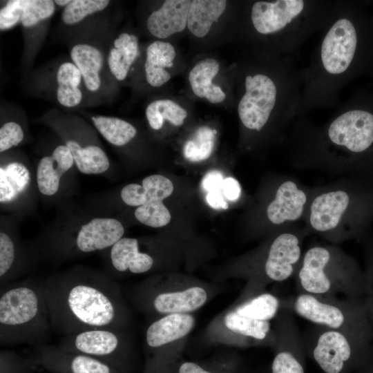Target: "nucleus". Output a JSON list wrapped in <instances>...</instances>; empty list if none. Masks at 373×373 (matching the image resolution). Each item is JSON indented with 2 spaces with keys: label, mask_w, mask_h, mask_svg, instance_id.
Returning <instances> with one entry per match:
<instances>
[{
  "label": "nucleus",
  "mask_w": 373,
  "mask_h": 373,
  "mask_svg": "<svg viewBox=\"0 0 373 373\" xmlns=\"http://www.w3.org/2000/svg\"><path fill=\"white\" fill-rule=\"evenodd\" d=\"M224 322L231 332L258 341L265 340L271 333L269 321L253 319L238 314L235 311L228 313Z\"/></svg>",
  "instance_id": "72a5a7b5"
},
{
  "label": "nucleus",
  "mask_w": 373,
  "mask_h": 373,
  "mask_svg": "<svg viewBox=\"0 0 373 373\" xmlns=\"http://www.w3.org/2000/svg\"><path fill=\"white\" fill-rule=\"evenodd\" d=\"M115 331L94 329L66 336L59 347L67 352L95 358L121 372V341Z\"/></svg>",
  "instance_id": "9b49d317"
},
{
  "label": "nucleus",
  "mask_w": 373,
  "mask_h": 373,
  "mask_svg": "<svg viewBox=\"0 0 373 373\" xmlns=\"http://www.w3.org/2000/svg\"><path fill=\"white\" fill-rule=\"evenodd\" d=\"M298 293L358 299L365 294L366 278L353 261L334 247L314 246L303 255L295 274Z\"/></svg>",
  "instance_id": "423d86ee"
},
{
  "label": "nucleus",
  "mask_w": 373,
  "mask_h": 373,
  "mask_svg": "<svg viewBox=\"0 0 373 373\" xmlns=\"http://www.w3.org/2000/svg\"><path fill=\"white\" fill-rule=\"evenodd\" d=\"M30 180L28 169L22 163L15 162L0 169V201L13 200L23 192Z\"/></svg>",
  "instance_id": "7c9ffc66"
},
{
  "label": "nucleus",
  "mask_w": 373,
  "mask_h": 373,
  "mask_svg": "<svg viewBox=\"0 0 373 373\" xmlns=\"http://www.w3.org/2000/svg\"><path fill=\"white\" fill-rule=\"evenodd\" d=\"M216 131L209 126L198 128L192 140L184 146V157L191 162H200L209 157L213 150Z\"/></svg>",
  "instance_id": "f704fd0d"
},
{
  "label": "nucleus",
  "mask_w": 373,
  "mask_h": 373,
  "mask_svg": "<svg viewBox=\"0 0 373 373\" xmlns=\"http://www.w3.org/2000/svg\"><path fill=\"white\" fill-rule=\"evenodd\" d=\"M24 137L21 125L14 121L4 123L0 128V152L3 153L19 145Z\"/></svg>",
  "instance_id": "79ce46f5"
},
{
  "label": "nucleus",
  "mask_w": 373,
  "mask_h": 373,
  "mask_svg": "<svg viewBox=\"0 0 373 373\" xmlns=\"http://www.w3.org/2000/svg\"><path fill=\"white\" fill-rule=\"evenodd\" d=\"M219 69V62L213 58L202 59L191 68L189 74V81L193 93L197 97L206 98L212 104H218L224 100V92L220 86L212 83Z\"/></svg>",
  "instance_id": "393cba45"
},
{
  "label": "nucleus",
  "mask_w": 373,
  "mask_h": 373,
  "mask_svg": "<svg viewBox=\"0 0 373 373\" xmlns=\"http://www.w3.org/2000/svg\"><path fill=\"white\" fill-rule=\"evenodd\" d=\"M227 6L224 0H193L188 12L187 27L195 37L202 38L218 21Z\"/></svg>",
  "instance_id": "cd10ccee"
},
{
  "label": "nucleus",
  "mask_w": 373,
  "mask_h": 373,
  "mask_svg": "<svg viewBox=\"0 0 373 373\" xmlns=\"http://www.w3.org/2000/svg\"><path fill=\"white\" fill-rule=\"evenodd\" d=\"M285 308L314 325L345 332L371 340L373 332L365 302L360 299H341L298 293Z\"/></svg>",
  "instance_id": "6e6552de"
},
{
  "label": "nucleus",
  "mask_w": 373,
  "mask_h": 373,
  "mask_svg": "<svg viewBox=\"0 0 373 373\" xmlns=\"http://www.w3.org/2000/svg\"><path fill=\"white\" fill-rule=\"evenodd\" d=\"M110 4L108 0H71L61 12V19L66 26H73L86 18L104 11Z\"/></svg>",
  "instance_id": "c9c22d12"
},
{
  "label": "nucleus",
  "mask_w": 373,
  "mask_h": 373,
  "mask_svg": "<svg viewBox=\"0 0 373 373\" xmlns=\"http://www.w3.org/2000/svg\"><path fill=\"white\" fill-rule=\"evenodd\" d=\"M26 0H9L0 9V30H9L20 23Z\"/></svg>",
  "instance_id": "ea45409f"
},
{
  "label": "nucleus",
  "mask_w": 373,
  "mask_h": 373,
  "mask_svg": "<svg viewBox=\"0 0 373 373\" xmlns=\"http://www.w3.org/2000/svg\"><path fill=\"white\" fill-rule=\"evenodd\" d=\"M178 373H212L193 362L183 363L178 370Z\"/></svg>",
  "instance_id": "de8ad7c7"
},
{
  "label": "nucleus",
  "mask_w": 373,
  "mask_h": 373,
  "mask_svg": "<svg viewBox=\"0 0 373 373\" xmlns=\"http://www.w3.org/2000/svg\"><path fill=\"white\" fill-rule=\"evenodd\" d=\"M194 318L187 314H170L153 322L146 332V342L151 347H158L180 339L189 333Z\"/></svg>",
  "instance_id": "5701e85b"
},
{
  "label": "nucleus",
  "mask_w": 373,
  "mask_h": 373,
  "mask_svg": "<svg viewBox=\"0 0 373 373\" xmlns=\"http://www.w3.org/2000/svg\"><path fill=\"white\" fill-rule=\"evenodd\" d=\"M338 0L257 1L249 10L251 34L267 58L291 57L330 21ZM258 43V44H259Z\"/></svg>",
  "instance_id": "39448f33"
},
{
  "label": "nucleus",
  "mask_w": 373,
  "mask_h": 373,
  "mask_svg": "<svg viewBox=\"0 0 373 373\" xmlns=\"http://www.w3.org/2000/svg\"><path fill=\"white\" fill-rule=\"evenodd\" d=\"M124 233L122 223L111 218H95L79 229L75 245L79 251L90 253L114 245Z\"/></svg>",
  "instance_id": "dca6fc26"
},
{
  "label": "nucleus",
  "mask_w": 373,
  "mask_h": 373,
  "mask_svg": "<svg viewBox=\"0 0 373 373\" xmlns=\"http://www.w3.org/2000/svg\"><path fill=\"white\" fill-rule=\"evenodd\" d=\"M52 329L70 336L94 329H115L120 309L115 286L99 275H68L42 283Z\"/></svg>",
  "instance_id": "f03ea898"
},
{
  "label": "nucleus",
  "mask_w": 373,
  "mask_h": 373,
  "mask_svg": "<svg viewBox=\"0 0 373 373\" xmlns=\"http://www.w3.org/2000/svg\"><path fill=\"white\" fill-rule=\"evenodd\" d=\"M365 294L367 295V297L364 302L369 322L373 332V277L369 276L366 278Z\"/></svg>",
  "instance_id": "a18cd8bd"
},
{
  "label": "nucleus",
  "mask_w": 373,
  "mask_h": 373,
  "mask_svg": "<svg viewBox=\"0 0 373 373\" xmlns=\"http://www.w3.org/2000/svg\"><path fill=\"white\" fill-rule=\"evenodd\" d=\"M189 0H166L160 8L152 12L146 20L149 32L160 39L180 32L187 26Z\"/></svg>",
  "instance_id": "f3484780"
},
{
  "label": "nucleus",
  "mask_w": 373,
  "mask_h": 373,
  "mask_svg": "<svg viewBox=\"0 0 373 373\" xmlns=\"http://www.w3.org/2000/svg\"><path fill=\"white\" fill-rule=\"evenodd\" d=\"M173 191V185L167 178L158 174L145 178L142 185L129 184L120 193L123 202L132 207H140L153 202H162Z\"/></svg>",
  "instance_id": "4be33fe9"
},
{
  "label": "nucleus",
  "mask_w": 373,
  "mask_h": 373,
  "mask_svg": "<svg viewBox=\"0 0 373 373\" xmlns=\"http://www.w3.org/2000/svg\"><path fill=\"white\" fill-rule=\"evenodd\" d=\"M369 1L338 0L308 66L296 117L338 105L343 88L355 79L373 77V12Z\"/></svg>",
  "instance_id": "f257e3e1"
},
{
  "label": "nucleus",
  "mask_w": 373,
  "mask_h": 373,
  "mask_svg": "<svg viewBox=\"0 0 373 373\" xmlns=\"http://www.w3.org/2000/svg\"><path fill=\"white\" fill-rule=\"evenodd\" d=\"M296 118L293 135L300 155L342 160L373 149V91L356 89L321 126Z\"/></svg>",
  "instance_id": "20e7f679"
},
{
  "label": "nucleus",
  "mask_w": 373,
  "mask_h": 373,
  "mask_svg": "<svg viewBox=\"0 0 373 373\" xmlns=\"http://www.w3.org/2000/svg\"><path fill=\"white\" fill-rule=\"evenodd\" d=\"M52 331L42 284L9 285L0 296L1 345H43Z\"/></svg>",
  "instance_id": "0eeeda50"
},
{
  "label": "nucleus",
  "mask_w": 373,
  "mask_h": 373,
  "mask_svg": "<svg viewBox=\"0 0 373 373\" xmlns=\"http://www.w3.org/2000/svg\"><path fill=\"white\" fill-rule=\"evenodd\" d=\"M222 193L224 196L231 201L238 200L241 193L239 182L231 177L225 178L222 186Z\"/></svg>",
  "instance_id": "c03bdc74"
},
{
  "label": "nucleus",
  "mask_w": 373,
  "mask_h": 373,
  "mask_svg": "<svg viewBox=\"0 0 373 373\" xmlns=\"http://www.w3.org/2000/svg\"><path fill=\"white\" fill-rule=\"evenodd\" d=\"M56 4L52 0H26L21 19L23 29H34L47 21L55 13Z\"/></svg>",
  "instance_id": "e433bc0d"
},
{
  "label": "nucleus",
  "mask_w": 373,
  "mask_h": 373,
  "mask_svg": "<svg viewBox=\"0 0 373 373\" xmlns=\"http://www.w3.org/2000/svg\"><path fill=\"white\" fill-rule=\"evenodd\" d=\"M207 298L203 288L193 287L182 291L158 294L153 300V307L162 314H186L202 306Z\"/></svg>",
  "instance_id": "bb28decb"
},
{
  "label": "nucleus",
  "mask_w": 373,
  "mask_h": 373,
  "mask_svg": "<svg viewBox=\"0 0 373 373\" xmlns=\"http://www.w3.org/2000/svg\"><path fill=\"white\" fill-rule=\"evenodd\" d=\"M138 54L136 35L126 32L117 35L106 52L107 68L113 77L119 82L125 80Z\"/></svg>",
  "instance_id": "aec40b11"
},
{
  "label": "nucleus",
  "mask_w": 373,
  "mask_h": 373,
  "mask_svg": "<svg viewBox=\"0 0 373 373\" xmlns=\"http://www.w3.org/2000/svg\"><path fill=\"white\" fill-rule=\"evenodd\" d=\"M281 307L278 298L269 293L261 294L238 305V314L259 321H270L278 315Z\"/></svg>",
  "instance_id": "473e14b6"
},
{
  "label": "nucleus",
  "mask_w": 373,
  "mask_h": 373,
  "mask_svg": "<svg viewBox=\"0 0 373 373\" xmlns=\"http://www.w3.org/2000/svg\"><path fill=\"white\" fill-rule=\"evenodd\" d=\"M55 97L65 108H75L83 102L86 90L81 73L75 64L66 61L60 64L55 73Z\"/></svg>",
  "instance_id": "412c9836"
},
{
  "label": "nucleus",
  "mask_w": 373,
  "mask_h": 373,
  "mask_svg": "<svg viewBox=\"0 0 373 373\" xmlns=\"http://www.w3.org/2000/svg\"><path fill=\"white\" fill-rule=\"evenodd\" d=\"M111 260L116 270L133 274L146 272L153 265L152 257L140 252L137 240L131 238H122L111 247Z\"/></svg>",
  "instance_id": "a878e982"
},
{
  "label": "nucleus",
  "mask_w": 373,
  "mask_h": 373,
  "mask_svg": "<svg viewBox=\"0 0 373 373\" xmlns=\"http://www.w3.org/2000/svg\"><path fill=\"white\" fill-rule=\"evenodd\" d=\"M175 55V50L169 42L157 40L146 47L144 71L150 86L160 87L169 82L171 75L166 68L173 66Z\"/></svg>",
  "instance_id": "b1692460"
},
{
  "label": "nucleus",
  "mask_w": 373,
  "mask_h": 373,
  "mask_svg": "<svg viewBox=\"0 0 373 373\" xmlns=\"http://www.w3.org/2000/svg\"><path fill=\"white\" fill-rule=\"evenodd\" d=\"M145 114L149 126L156 131L162 127L164 120L178 126L187 117L186 111L170 99L153 101L146 106Z\"/></svg>",
  "instance_id": "2f4dec72"
},
{
  "label": "nucleus",
  "mask_w": 373,
  "mask_h": 373,
  "mask_svg": "<svg viewBox=\"0 0 373 373\" xmlns=\"http://www.w3.org/2000/svg\"><path fill=\"white\" fill-rule=\"evenodd\" d=\"M307 200L304 191L294 182L285 181L279 186L274 200L267 207V218L274 224L297 220L303 215Z\"/></svg>",
  "instance_id": "a211bd4d"
},
{
  "label": "nucleus",
  "mask_w": 373,
  "mask_h": 373,
  "mask_svg": "<svg viewBox=\"0 0 373 373\" xmlns=\"http://www.w3.org/2000/svg\"><path fill=\"white\" fill-rule=\"evenodd\" d=\"M91 121L97 131L110 144L122 146L133 139L137 130L124 119L115 117L93 115Z\"/></svg>",
  "instance_id": "c756f323"
},
{
  "label": "nucleus",
  "mask_w": 373,
  "mask_h": 373,
  "mask_svg": "<svg viewBox=\"0 0 373 373\" xmlns=\"http://www.w3.org/2000/svg\"><path fill=\"white\" fill-rule=\"evenodd\" d=\"M276 352L271 373H305L306 352L293 312L280 308L276 317Z\"/></svg>",
  "instance_id": "9d476101"
},
{
  "label": "nucleus",
  "mask_w": 373,
  "mask_h": 373,
  "mask_svg": "<svg viewBox=\"0 0 373 373\" xmlns=\"http://www.w3.org/2000/svg\"><path fill=\"white\" fill-rule=\"evenodd\" d=\"M70 57L81 73L86 91L92 95H102L106 76L110 74L102 48L91 41H80L71 46Z\"/></svg>",
  "instance_id": "ddd939ff"
},
{
  "label": "nucleus",
  "mask_w": 373,
  "mask_h": 373,
  "mask_svg": "<svg viewBox=\"0 0 373 373\" xmlns=\"http://www.w3.org/2000/svg\"><path fill=\"white\" fill-rule=\"evenodd\" d=\"M246 73L238 104L242 125L260 133L271 126L281 132L296 117L303 85L302 69L291 57L267 58L265 65Z\"/></svg>",
  "instance_id": "7ed1b4c3"
},
{
  "label": "nucleus",
  "mask_w": 373,
  "mask_h": 373,
  "mask_svg": "<svg viewBox=\"0 0 373 373\" xmlns=\"http://www.w3.org/2000/svg\"><path fill=\"white\" fill-rule=\"evenodd\" d=\"M54 1L57 6L64 8L70 3L71 0H55Z\"/></svg>",
  "instance_id": "8fccbe9b"
},
{
  "label": "nucleus",
  "mask_w": 373,
  "mask_h": 373,
  "mask_svg": "<svg viewBox=\"0 0 373 373\" xmlns=\"http://www.w3.org/2000/svg\"><path fill=\"white\" fill-rule=\"evenodd\" d=\"M350 203L348 193L343 190L321 193L313 200L309 212V223L315 231L329 233L343 222Z\"/></svg>",
  "instance_id": "2eb2a0df"
},
{
  "label": "nucleus",
  "mask_w": 373,
  "mask_h": 373,
  "mask_svg": "<svg viewBox=\"0 0 373 373\" xmlns=\"http://www.w3.org/2000/svg\"><path fill=\"white\" fill-rule=\"evenodd\" d=\"M302 259L298 237L285 232L271 242L264 263V273L269 280L282 282L294 276Z\"/></svg>",
  "instance_id": "4468645a"
},
{
  "label": "nucleus",
  "mask_w": 373,
  "mask_h": 373,
  "mask_svg": "<svg viewBox=\"0 0 373 373\" xmlns=\"http://www.w3.org/2000/svg\"><path fill=\"white\" fill-rule=\"evenodd\" d=\"M73 157L66 145H59L50 155L43 157L37 168V182L39 191L52 195L59 189L61 176L74 164Z\"/></svg>",
  "instance_id": "6ab92c4d"
},
{
  "label": "nucleus",
  "mask_w": 373,
  "mask_h": 373,
  "mask_svg": "<svg viewBox=\"0 0 373 373\" xmlns=\"http://www.w3.org/2000/svg\"><path fill=\"white\" fill-rule=\"evenodd\" d=\"M35 347L31 358L37 366L50 373H120L112 366L85 354L44 344Z\"/></svg>",
  "instance_id": "f8f14e48"
},
{
  "label": "nucleus",
  "mask_w": 373,
  "mask_h": 373,
  "mask_svg": "<svg viewBox=\"0 0 373 373\" xmlns=\"http://www.w3.org/2000/svg\"><path fill=\"white\" fill-rule=\"evenodd\" d=\"M224 180L223 175L220 171H211L203 178L202 186L207 192L222 191Z\"/></svg>",
  "instance_id": "37998d69"
},
{
  "label": "nucleus",
  "mask_w": 373,
  "mask_h": 373,
  "mask_svg": "<svg viewBox=\"0 0 373 373\" xmlns=\"http://www.w3.org/2000/svg\"><path fill=\"white\" fill-rule=\"evenodd\" d=\"M222 191H213L208 192L206 196L207 203L211 207L219 209H227L228 204L224 200Z\"/></svg>",
  "instance_id": "49530a36"
},
{
  "label": "nucleus",
  "mask_w": 373,
  "mask_h": 373,
  "mask_svg": "<svg viewBox=\"0 0 373 373\" xmlns=\"http://www.w3.org/2000/svg\"><path fill=\"white\" fill-rule=\"evenodd\" d=\"M37 365L30 358H24L15 352L1 351L0 373H31Z\"/></svg>",
  "instance_id": "58836bf2"
},
{
  "label": "nucleus",
  "mask_w": 373,
  "mask_h": 373,
  "mask_svg": "<svg viewBox=\"0 0 373 373\" xmlns=\"http://www.w3.org/2000/svg\"><path fill=\"white\" fill-rule=\"evenodd\" d=\"M65 145L69 149L77 169L82 173L99 174L108 169V157L100 146L90 144L82 147L72 139L66 140Z\"/></svg>",
  "instance_id": "c85d7f7f"
},
{
  "label": "nucleus",
  "mask_w": 373,
  "mask_h": 373,
  "mask_svg": "<svg viewBox=\"0 0 373 373\" xmlns=\"http://www.w3.org/2000/svg\"><path fill=\"white\" fill-rule=\"evenodd\" d=\"M354 373H373V347L360 367Z\"/></svg>",
  "instance_id": "09e8293b"
},
{
  "label": "nucleus",
  "mask_w": 373,
  "mask_h": 373,
  "mask_svg": "<svg viewBox=\"0 0 373 373\" xmlns=\"http://www.w3.org/2000/svg\"><path fill=\"white\" fill-rule=\"evenodd\" d=\"M15 247L10 236L0 233V278L1 283L8 276L15 260Z\"/></svg>",
  "instance_id": "a19ab883"
},
{
  "label": "nucleus",
  "mask_w": 373,
  "mask_h": 373,
  "mask_svg": "<svg viewBox=\"0 0 373 373\" xmlns=\"http://www.w3.org/2000/svg\"><path fill=\"white\" fill-rule=\"evenodd\" d=\"M135 216L139 222L151 227H164L171 218L162 202H153L137 207Z\"/></svg>",
  "instance_id": "4c0bfd02"
},
{
  "label": "nucleus",
  "mask_w": 373,
  "mask_h": 373,
  "mask_svg": "<svg viewBox=\"0 0 373 373\" xmlns=\"http://www.w3.org/2000/svg\"><path fill=\"white\" fill-rule=\"evenodd\" d=\"M302 337L306 354L323 373H354L371 348L370 340L314 324Z\"/></svg>",
  "instance_id": "1a4fd4ad"
}]
</instances>
